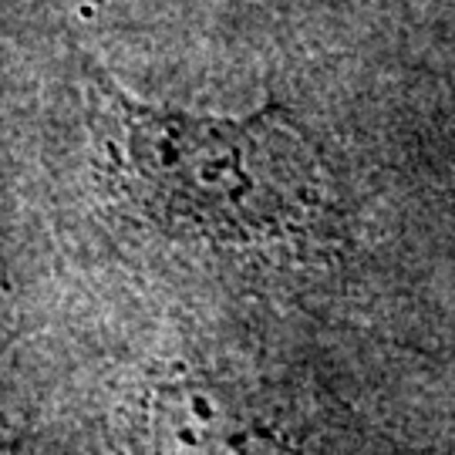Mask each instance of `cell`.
Here are the masks:
<instances>
[{
    "mask_svg": "<svg viewBox=\"0 0 455 455\" xmlns=\"http://www.w3.org/2000/svg\"><path fill=\"white\" fill-rule=\"evenodd\" d=\"M101 186L159 240L216 260H300L334 229L331 182L280 105L216 118L132 98L84 71Z\"/></svg>",
    "mask_w": 455,
    "mask_h": 455,
    "instance_id": "6da1fadb",
    "label": "cell"
},
{
    "mask_svg": "<svg viewBox=\"0 0 455 455\" xmlns=\"http://www.w3.org/2000/svg\"><path fill=\"white\" fill-rule=\"evenodd\" d=\"M135 439V455H310L280 408L210 378L156 385Z\"/></svg>",
    "mask_w": 455,
    "mask_h": 455,
    "instance_id": "7a4b0ae2",
    "label": "cell"
}]
</instances>
